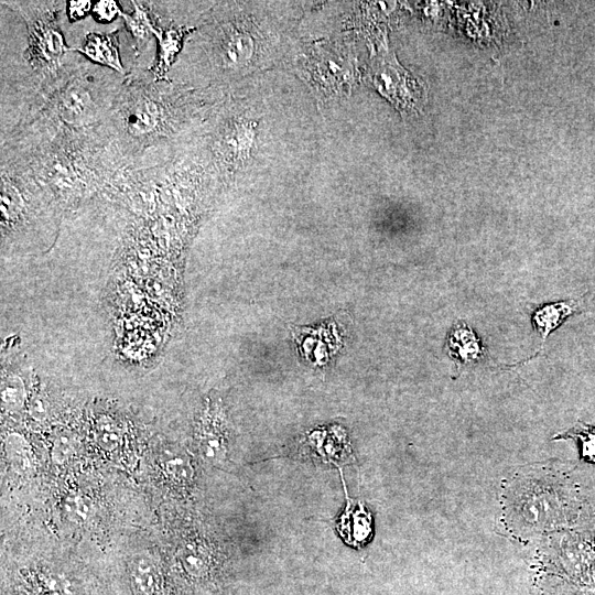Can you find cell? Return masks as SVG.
I'll return each instance as SVG.
<instances>
[{"label":"cell","instance_id":"9","mask_svg":"<svg viewBox=\"0 0 595 595\" xmlns=\"http://www.w3.org/2000/svg\"><path fill=\"white\" fill-rule=\"evenodd\" d=\"M132 11L121 15L123 31L128 35L132 55L130 67L150 69L156 55V41L153 35V24L147 2L132 0Z\"/></svg>","mask_w":595,"mask_h":595},{"label":"cell","instance_id":"22","mask_svg":"<svg viewBox=\"0 0 595 595\" xmlns=\"http://www.w3.org/2000/svg\"><path fill=\"white\" fill-rule=\"evenodd\" d=\"M54 451H55V454L53 455L54 459L57 462L64 461L68 456L69 451H71V445L67 439L66 440L63 439V441H58L56 445L54 446Z\"/></svg>","mask_w":595,"mask_h":595},{"label":"cell","instance_id":"23","mask_svg":"<svg viewBox=\"0 0 595 595\" xmlns=\"http://www.w3.org/2000/svg\"><path fill=\"white\" fill-rule=\"evenodd\" d=\"M569 595H595V589H585V591H569Z\"/></svg>","mask_w":595,"mask_h":595},{"label":"cell","instance_id":"2","mask_svg":"<svg viewBox=\"0 0 595 595\" xmlns=\"http://www.w3.org/2000/svg\"><path fill=\"white\" fill-rule=\"evenodd\" d=\"M205 101L193 88L132 68L105 126L129 166L160 163L193 139Z\"/></svg>","mask_w":595,"mask_h":595},{"label":"cell","instance_id":"10","mask_svg":"<svg viewBox=\"0 0 595 595\" xmlns=\"http://www.w3.org/2000/svg\"><path fill=\"white\" fill-rule=\"evenodd\" d=\"M375 85L400 108L415 109L421 104V86L394 60L385 58L379 63Z\"/></svg>","mask_w":595,"mask_h":595},{"label":"cell","instance_id":"15","mask_svg":"<svg viewBox=\"0 0 595 595\" xmlns=\"http://www.w3.org/2000/svg\"><path fill=\"white\" fill-rule=\"evenodd\" d=\"M450 354L458 363L476 360L482 354V347L474 332L461 323L452 331L447 340Z\"/></svg>","mask_w":595,"mask_h":595},{"label":"cell","instance_id":"20","mask_svg":"<svg viewBox=\"0 0 595 595\" xmlns=\"http://www.w3.org/2000/svg\"><path fill=\"white\" fill-rule=\"evenodd\" d=\"M94 3L90 0L66 1V19L69 24L79 23L91 17Z\"/></svg>","mask_w":595,"mask_h":595},{"label":"cell","instance_id":"1","mask_svg":"<svg viewBox=\"0 0 595 595\" xmlns=\"http://www.w3.org/2000/svg\"><path fill=\"white\" fill-rule=\"evenodd\" d=\"M66 1L0 2V137L33 123L85 61L66 37Z\"/></svg>","mask_w":595,"mask_h":595},{"label":"cell","instance_id":"11","mask_svg":"<svg viewBox=\"0 0 595 595\" xmlns=\"http://www.w3.org/2000/svg\"><path fill=\"white\" fill-rule=\"evenodd\" d=\"M122 30L123 24L121 23L110 31L85 32L73 50L93 64L127 75L128 72L120 53L119 35Z\"/></svg>","mask_w":595,"mask_h":595},{"label":"cell","instance_id":"13","mask_svg":"<svg viewBox=\"0 0 595 595\" xmlns=\"http://www.w3.org/2000/svg\"><path fill=\"white\" fill-rule=\"evenodd\" d=\"M343 528L340 533L348 543L364 544L371 533V518L363 506L348 504L338 522V529Z\"/></svg>","mask_w":595,"mask_h":595},{"label":"cell","instance_id":"12","mask_svg":"<svg viewBox=\"0 0 595 595\" xmlns=\"http://www.w3.org/2000/svg\"><path fill=\"white\" fill-rule=\"evenodd\" d=\"M133 595H171L160 565L147 554H137L129 564Z\"/></svg>","mask_w":595,"mask_h":595},{"label":"cell","instance_id":"21","mask_svg":"<svg viewBox=\"0 0 595 595\" xmlns=\"http://www.w3.org/2000/svg\"><path fill=\"white\" fill-rule=\"evenodd\" d=\"M166 469L174 478L188 479L192 475L191 464L183 457H176L166 463Z\"/></svg>","mask_w":595,"mask_h":595},{"label":"cell","instance_id":"4","mask_svg":"<svg viewBox=\"0 0 595 595\" xmlns=\"http://www.w3.org/2000/svg\"><path fill=\"white\" fill-rule=\"evenodd\" d=\"M506 518L521 534L555 532L576 526L583 489L554 467H531L509 480Z\"/></svg>","mask_w":595,"mask_h":595},{"label":"cell","instance_id":"16","mask_svg":"<svg viewBox=\"0 0 595 595\" xmlns=\"http://www.w3.org/2000/svg\"><path fill=\"white\" fill-rule=\"evenodd\" d=\"M554 439L575 440L581 459L595 464V426L578 422L571 430L556 435Z\"/></svg>","mask_w":595,"mask_h":595},{"label":"cell","instance_id":"5","mask_svg":"<svg viewBox=\"0 0 595 595\" xmlns=\"http://www.w3.org/2000/svg\"><path fill=\"white\" fill-rule=\"evenodd\" d=\"M125 78L126 75L85 58L37 119L24 128L44 136L99 128L108 120Z\"/></svg>","mask_w":595,"mask_h":595},{"label":"cell","instance_id":"6","mask_svg":"<svg viewBox=\"0 0 595 595\" xmlns=\"http://www.w3.org/2000/svg\"><path fill=\"white\" fill-rule=\"evenodd\" d=\"M0 188L3 241L26 244L40 237L52 238L61 209L22 153L8 142H0Z\"/></svg>","mask_w":595,"mask_h":595},{"label":"cell","instance_id":"14","mask_svg":"<svg viewBox=\"0 0 595 595\" xmlns=\"http://www.w3.org/2000/svg\"><path fill=\"white\" fill-rule=\"evenodd\" d=\"M576 311L577 303L574 300L550 303L534 312L532 322L536 329L542 335V338L545 339L553 329L560 326Z\"/></svg>","mask_w":595,"mask_h":595},{"label":"cell","instance_id":"7","mask_svg":"<svg viewBox=\"0 0 595 595\" xmlns=\"http://www.w3.org/2000/svg\"><path fill=\"white\" fill-rule=\"evenodd\" d=\"M540 564L567 591L595 589V542L577 527L553 532L541 550Z\"/></svg>","mask_w":595,"mask_h":595},{"label":"cell","instance_id":"18","mask_svg":"<svg viewBox=\"0 0 595 595\" xmlns=\"http://www.w3.org/2000/svg\"><path fill=\"white\" fill-rule=\"evenodd\" d=\"M576 526L595 542V493L583 490L582 508Z\"/></svg>","mask_w":595,"mask_h":595},{"label":"cell","instance_id":"8","mask_svg":"<svg viewBox=\"0 0 595 595\" xmlns=\"http://www.w3.org/2000/svg\"><path fill=\"white\" fill-rule=\"evenodd\" d=\"M153 24L156 55L150 72L154 80L171 82L169 73L180 56L187 37L197 28L188 19L184 1H145Z\"/></svg>","mask_w":595,"mask_h":595},{"label":"cell","instance_id":"19","mask_svg":"<svg viewBox=\"0 0 595 595\" xmlns=\"http://www.w3.org/2000/svg\"><path fill=\"white\" fill-rule=\"evenodd\" d=\"M123 11L120 3L113 0H98L94 3L91 19L99 23H112L121 18Z\"/></svg>","mask_w":595,"mask_h":595},{"label":"cell","instance_id":"17","mask_svg":"<svg viewBox=\"0 0 595 595\" xmlns=\"http://www.w3.org/2000/svg\"><path fill=\"white\" fill-rule=\"evenodd\" d=\"M7 458L11 467L19 474L30 473L33 467L31 447L26 441L17 434H12L6 442Z\"/></svg>","mask_w":595,"mask_h":595},{"label":"cell","instance_id":"3","mask_svg":"<svg viewBox=\"0 0 595 595\" xmlns=\"http://www.w3.org/2000/svg\"><path fill=\"white\" fill-rule=\"evenodd\" d=\"M0 142H8L22 153L61 212L99 194L119 171L129 166L105 123L88 131H61L53 136L22 128L0 137Z\"/></svg>","mask_w":595,"mask_h":595}]
</instances>
